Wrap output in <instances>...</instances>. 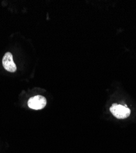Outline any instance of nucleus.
Here are the masks:
<instances>
[{"mask_svg":"<svg viewBox=\"0 0 136 153\" xmlns=\"http://www.w3.org/2000/svg\"><path fill=\"white\" fill-rule=\"evenodd\" d=\"M110 110L113 115L118 119L126 118L130 115L131 113L129 108L117 104H114L110 108Z\"/></svg>","mask_w":136,"mask_h":153,"instance_id":"f257e3e1","label":"nucleus"},{"mask_svg":"<svg viewBox=\"0 0 136 153\" xmlns=\"http://www.w3.org/2000/svg\"><path fill=\"white\" fill-rule=\"evenodd\" d=\"M47 104V100L45 97L37 95L29 99L28 101V107L33 110H41L44 108Z\"/></svg>","mask_w":136,"mask_h":153,"instance_id":"f03ea898","label":"nucleus"},{"mask_svg":"<svg viewBox=\"0 0 136 153\" xmlns=\"http://www.w3.org/2000/svg\"><path fill=\"white\" fill-rule=\"evenodd\" d=\"M2 63L4 68L8 72H15L17 71V66L13 60V55L10 52H7L3 56Z\"/></svg>","mask_w":136,"mask_h":153,"instance_id":"7ed1b4c3","label":"nucleus"}]
</instances>
